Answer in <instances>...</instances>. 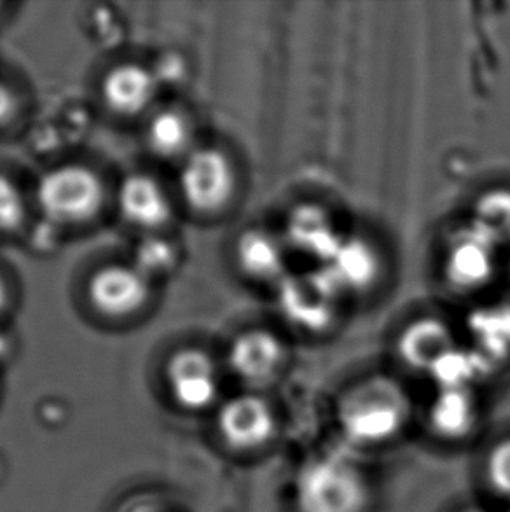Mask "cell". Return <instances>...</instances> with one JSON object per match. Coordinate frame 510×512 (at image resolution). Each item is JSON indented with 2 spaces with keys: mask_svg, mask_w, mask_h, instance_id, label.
I'll return each mask as SVG.
<instances>
[{
  "mask_svg": "<svg viewBox=\"0 0 510 512\" xmlns=\"http://www.w3.org/2000/svg\"><path fill=\"white\" fill-rule=\"evenodd\" d=\"M235 259L245 277L259 284H275L287 277L285 243L266 229L252 228L238 236Z\"/></svg>",
  "mask_w": 510,
  "mask_h": 512,
  "instance_id": "5bb4252c",
  "label": "cell"
},
{
  "mask_svg": "<svg viewBox=\"0 0 510 512\" xmlns=\"http://www.w3.org/2000/svg\"><path fill=\"white\" fill-rule=\"evenodd\" d=\"M7 305V289L4 280L0 278V313L4 312Z\"/></svg>",
  "mask_w": 510,
  "mask_h": 512,
  "instance_id": "484cf974",
  "label": "cell"
},
{
  "mask_svg": "<svg viewBox=\"0 0 510 512\" xmlns=\"http://www.w3.org/2000/svg\"><path fill=\"white\" fill-rule=\"evenodd\" d=\"M297 512H367L371 488L359 465L325 455L304 465L296 481Z\"/></svg>",
  "mask_w": 510,
  "mask_h": 512,
  "instance_id": "7a4b0ae2",
  "label": "cell"
},
{
  "mask_svg": "<svg viewBox=\"0 0 510 512\" xmlns=\"http://www.w3.org/2000/svg\"><path fill=\"white\" fill-rule=\"evenodd\" d=\"M411 402L406 390L388 376H371L346 390L338 404V423L350 443L376 448L406 429Z\"/></svg>",
  "mask_w": 510,
  "mask_h": 512,
  "instance_id": "6da1fadb",
  "label": "cell"
},
{
  "mask_svg": "<svg viewBox=\"0 0 510 512\" xmlns=\"http://www.w3.org/2000/svg\"><path fill=\"white\" fill-rule=\"evenodd\" d=\"M158 91L151 70L137 63H121L109 70L102 81V97L109 111L118 116H138L149 109Z\"/></svg>",
  "mask_w": 510,
  "mask_h": 512,
  "instance_id": "9a60e30c",
  "label": "cell"
},
{
  "mask_svg": "<svg viewBox=\"0 0 510 512\" xmlns=\"http://www.w3.org/2000/svg\"><path fill=\"white\" fill-rule=\"evenodd\" d=\"M462 512H486L483 511V509H477V507H470V509H465V511Z\"/></svg>",
  "mask_w": 510,
  "mask_h": 512,
  "instance_id": "4316f807",
  "label": "cell"
},
{
  "mask_svg": "<svg viewBox=\"0 0 510 512\" xmlns=\"http://www.w3.org/2000/svg\"><path fill=\"white\" fill-rule=\"evenodd\" d=\"M166 381L180 408L207 409L217 401L219 376L214 360L200 348H182L166 364Z\"/></svg>",
  "mask_w": 510,
  "mask_h": 512,
  "instance_id": "9c48e42d",
  "label": "cell"
},
{
  "mask_svg": "<svg viewBox=\"0 0 510 512\" xmlns=\"http://www.w3.org/2000/svg\"><path fill=\"white\" fill-rule=\"evenodd\" d=\"M276 287L280 312L290 326L310 334H322L334 326L343 294L324 268L287 275Z\"/></svg>",
  "mask_w": 510,
  "mask_h": 512,
  "instance_id": "277c9868",
  "label": "cell"
},
{
  "mask_svg": "<svg viewBox=\"0 0 510 512\" xmlns=\"http://www.w3.org/2000/svg\"><path fill=\"white\" fill-rule=\"evenodd\" d=\"M497 247L476 228L460 229L449 238L444 256V277L460 292L483 289L497 270Z\"/></svg>",
  "mask_w": 510,
  "mask_h": 512,
  "instance_id": "ba28073f",
  "label": "cell"
},
{
  "mask_svg": "<svg viewBox=\"0 0 510 512\" xmlns=\"http://www.w3.org/2000/svg\"><path fill=\"white\" fill-rule=\"evenodd\" d=\"M477 352L495 366L510 357V306H491L470 317Z\"/></svg>",
  "mask_w": 510,
  "mask_h": 512,
  "instance_id": "d6986e66",
  "label": "cell"
},
{
  "mask_svg": "<svg viewBox=\"0 0 510 512\" xmlns=\"http://www.w3.org/2000/svg\"><path fill=\"white\" fill-rule=\"evenodd\" d=\"M275 409L257 394L236 395L224 402L217 415V430L229 450L255 453L276 436Z\"/></svg>",
  "mask_w": 510,
  "mask_h": 512,
  "instance_id": "8992f818",
  "label": "cell"
},
{
  "mask_svg": "<svg viewBox=\"0 0 510 512\" xmlns=\"http://www.w3.org/2000/svg\"><path fill=\"white\" fill-rule=\"evenodd\" d=\"M151 298L149 277L137 266L111 264L93 273L88 284L91 306L107 319H126Z\"/></svg>",
  "mask_w": 510,
  "mask_h": 512,
  "instance_id": "52a82bcc",
  "label": "cell"
},
{
  "mask_svg": "<svg viewBox=\"0 0 510 512\" xmlns=\"http://www.w3.org/2000/svg\"><path fill=\"white\" fill-rule=\"evenodd\" d=\"M135 512H158V511H152V509H138V511Z\"/></svg>",
  "mask_w": 510,
  "mask_h": 512,
  "instance_id": "83f0119b",
  "label": "cell"
},
{
  "mask_svg": "<svg viewBox=\"0 0 510 512\" xmlns=\"http://www.w3.org/2000/svg\"><path fill=\"white\" fill-rule=\"evenodd\" d=\"M472 228L490 238L495 245L510 242V191L495 189L477 200Z\"/></svg>",
  "mask_w": 510,
  "mask_h": 512,
  "instance_id": "44dd1931",
  "label": "cell"
},
{
  "mask_svg": "<svg viewBox=\"0 0 510 512\" xmlns=\"http://www.w3.org/2000/svg\"><path fill=\"white\" fill-rule=\"evenodd\" d=\"M491 367L493 364L483 353L477 350L465 352L455 348L435 364L430 376L434 378L439 388H470L472 383L483 378Z\"/></svg>",
  "mask_w": 510,
  "mask_h": 512,
  "instance_id": "ffe728a7",
  "label": "cell"
},
{
  "mask_svg": "<svg viewBox=\"0 0 510 512\" xmlns=\"http://www.w3.org/2000/svg\"><path fill=\"white\" fill-rule=\"evenodd\" d=\"M119 212L133 228L158 231L172 219V203L158 180L145 173L128 175L118 193Z\"/></svg>",
  "mask_w": 510,
  "mask_h": 512,
  "instance_id": "7c38bea8",
  "label": "cell"
},
{
  "mask_svg": "<svg viewBox=\"0 0 510 512\" xmlns=\"http://www.w3.org/2000/svg\"><path fill=\"white\" fill-rule=\"evenodd\" d=\"M484 476L493 492L510 500V437L491 448L484 462Z\"/></svg>",
  "mask_w": 510,
  "mask_h": 512,
  "instance_id": "7402d4cb",
  "label": "cell"
},
{
  "mask_svg": "<svg viewBox=\"0 0 510 512\" xmlns=\"http://www.w3.org/2000/svg\"><path fill=\"white\" fill-rule=\"evenodd\" d=\"M228 362L231 371L249 387H266L282 374L287 348L275 333L250 329L231 343Z\"/></svg>",
  "mask_w": 510,
  "mask_h": 512,
  "instance_id": "30bf717a",
  "label": "cell"
},
{
  "mask_svg": "<svg viewBox=\"0 0 510 512\" xmlns=\"http://www.w3.org/2000/svg\"><path fill=\"white\" fill-rule=\"evenodd\" d=\"M179 186L182 198L193 212L221 214L235 198L238 187L235 165L221 149H194L182 163Z\"/></svg>",
  "mask_w": 510,
  "mask_h": 512,
  "instance_id": "5b68a950",
  "label": "cell"
},
{
  "mask_svg": "<svg viewBox=\"0 0 510 512\" xmlns=\"http://www.w3.org/2000/svg\"><path fill=\"white\" fill-rule=\"evenodd\" d=\"M35 200L49 222L79 226L93 221L104 207L105 189L97 172L83 165H63L44 173Z\"/></svg>",
  "mask_w": 510,
  "mask_h": 512,
  "instance_id": "3957f363",
  "label": "cell"
},
{
  "mask_svg": "<svg viewBox=\"0 0 510 512\" xmlns=\"http://www.w3.org/2000/svg\"><path fill=\"white\" fill-rule=\"evenodd\" d=\"M477 402L470 388H439L428 409V423L437 437L449 443L462 441L477 425Z\"/></svg>",
  "mask_w": 510,
  "mask_h": 512,
  "instance_id": "e0dca14e",
  "label": "cell"
},
{
  "mask_svg": "<svg viewBox=\"0 0 510 512\" xmlns=\"http://www.w3.org/2000/svg\"><path fill=\"white\" fill-rule=\"evenodd\" d=\"M456 348L453 333L442 320L425 317L402 329L397 340L399 359L414 371L430 373L439 360Z\"/></svg>",
  "mask_w": 510,
  "mask_h": 512,
  "instance_id": "2e32d148",
  "label": "cell"
},
{
  "mask_svg": "<svg viewBox=\"0 0 510 512\" xmlns=\"http://www.w3.org/2000/svg\"><path fill=\"white\" fill-rule=\"evenodd\" d=\"M25 201L13 180L0 173V235L13 233L25 221Z\"/></svg>",
  "mask_w": 510,
  "mask_h": 512,
  "instance_id": "603a6c76",
  "label": "cell"
},
{
  "mask_svg": "<svg viewBox=\"0 0 510 512\" xmlns=\"http://www.w3.org/2000/svg\"><path fill=\"white\" fill-rule=\"evenodd\" d=\"M173 259H175V254L168 243L159 238H149L138 247L137 263L133 266H137L138 270L149 277L151 273L172 268Z\"/></svg>",
  "mask_w": 510,
  "mask_h": 512,
  "instance_id": "cb8c5ba5",
  "label": "cell"
},
{
  "mask_svg": "<svg viewBox=\"0 0 510 512\" xmlns=\"http://www.w3.org/2000/svg\"><path fill=\"white\" fill-rule=\"evenodd\" d=\"M345 238L331 214L313 203L297 205L287 217L285 242L299 254L317 259L322 266L336 256Z\"/></svg>",
  "mask_w": 510,
  "mask_h": 512,
  "instance_id": "8fae6325",
  "label": "cell"
},
{
  "mask_svg": "<svg viewBox=\"0 0 510 512\" xmlns=\"http://www.w3.org/2000/svg\"><path fill=\"white\" fill-rule=\"evenodd\" d=\"M16 109L13 91L7 88L6 84L0 83V126L6 125L9 119L13 118Z\"/></svg>",
  "mask_w": 510,
  "mask_h": 512,
  "instance_id": "d4e9b609",
  "label": "cell"
},
{
  "mask_svg": "<svg viewBox=\"0 0 510 512\" xmlns=\"http://www.w3.org/2000/svg\"><path fill=\"white\" fill-rule=\"evenodd\" d=\"M510 512V511H509Z\"/></svg>",
  "mask_w": 510,
  "mask_h": 512,
  "instance_id": "f1b7e54d",
  "label": "cell"
},
{
  "mask_svg": "<svg viewBox=\"0 0 510 512\" xmlns=\"http://www.w3.org/2000/svg\"><path fill=\"white\" fill-rule=\"evenodd\" d=\"M322 268L341 294H360L373 289L380 280L381 257L364 238L348 236L336 256Z\"/></svg>",
  "mask_w": 510,
  "mask_h": 512,
  "instance_id": "4fadbf2b",
  "label": "cell"
},
{
  "mask_svg": "<svg viewBox=\"0 0 510 512\" xmlns=\"http://www.w3.org/2000/svg\"><path fill=\"white\" fill-rule=\"evenodd\" d=\"M145 142L156 158L186 160L193 153V125L186 114L177 109L159 111L145 130Z\"/></svg>",
  "mask_w": 510,
  "mask_h": 512,
  "instance_id": "ac0fdd59",
  "label": "cell"
}]
</instances>
